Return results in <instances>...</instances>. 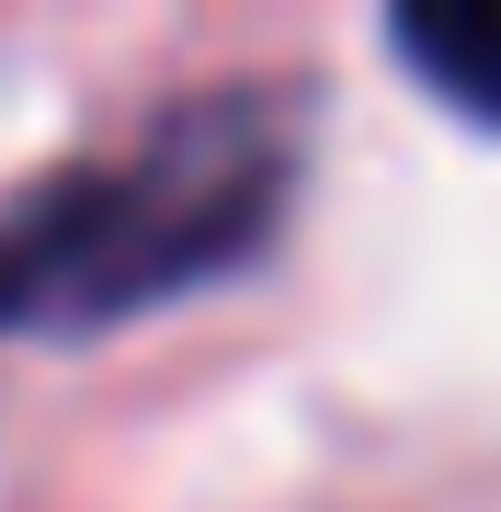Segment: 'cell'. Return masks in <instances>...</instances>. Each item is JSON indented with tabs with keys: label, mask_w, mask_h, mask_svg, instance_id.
<instances>
[{
	"label": "cell",
	"mask_w": 501,
	"mask_h": 512,
	"mask_svg": "<svg viewBox=\"0 0 501 512\" xmlns=\"http://www.w3.org/2000/svg\"><path fill=\"white\" fill-rule=\"evenodd\" d=\"M285 171H297L285 114L240 92V103H183L149 137L23 183L0 205V330H103L228 274L274 228Z\"/></svg>",
	"instance_id": "cell-1"
},
{
	"label": "cell",
	"mask_w": 501,
	"mask_h": 512,
	"mask_svg": "<svg viewBox=\"0 0 501 512\" xmlns=\"http://www.w3.org/2000/svg\"><path fill=\"white\" fill-rule=\"evenodd\" d=\"M399 57H410L445 103H467V114L501 126V12H410V23H399Z\"/></svg>",
	"instance_id": "cell-2"
}]
</instances>
